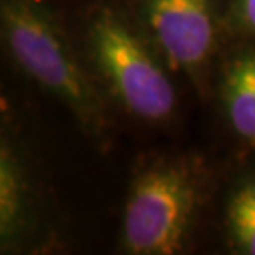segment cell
Returning <instances> with one entry per match:
<instances>
[{"mask_svg":"<svg viewBox=\"0 0 255 255\" xmlns=\"http://www.w3.org/2000/svg\"><path fill=\"white\" fill-rule=\"evenodd\" d=\"M23 211V182L17 161L7 146L0 154V234L10 239L17 232Z\"/></svg>","mask_w":255,"mask_h":255,"instance_id":"cell-6","label":"cell"},{"mask_svg":"<svg viewBox=\"0 0 255 255\" xmlns=\"http://www.w3.org/2000/svg\"><path fill=\"white\" fill-rule=\"evenodd\" d=\"M2 23L18 65L90 131L100 132L105 121L100 95L47 15L28 0H2Z\"/></svg>","mask_w":255,"mask_h":255,"instance_id":"cell-1","label":"cell"},{"mask_svg":"<svg viewBox=\"0 0 255 255\" xmlns=\"http://www.w3.org/2000/svg\"><path fill=\"white\" fill-rule=\"evenodd\" d=\"M196 204V184L174 166L146 171L136 179L125 211V242L139 255L182 251Z\"/></svg>","mask_w":255,"mask_h":255,"instance_id":"cell-2","label":"cell"},{"mask_svg":"<svg viewBox=\"0 0 255 255\" xmlns=\"http://www.w3.org/2000/svg\"><path fill=\"white\" fill-rule=\"evenodd\" d=\"M151 32L174 68L196 70L214 40L211 0H147Z\"/></svg>","mask_w":255,"mask_h":255,"instance_id":"cell-4","label":"cell"},{"mask_svg":"<svg viewBox=\"0 0 255 255\" xmlns=\"http://www.w3.org/2000/svg\"><path fill=\"white\" fill-rule=\"evenodd\" d=\"M224 96L234 129L255 141V53L239 58L229 68Z\"/></svg>","mask_w":255,"mask_h":255,"instance_id":"cell-5","label":"cell"},{"mask_svg":"<svg viewBox=\"0 0 255 255\" xmlns=\"http://www.w3.org/2000/svg\"><path fill=\"white\" fill-rule=\"evenodd\" d=\"M241 5L247 25L255 30V0H241Z\"/></svg>","mask_w":255,"mask_h":255,"instance_id":"cell-8","label":"cell"},{"mask_svg":"<svg viewBox=\"0 0 255 255\" xmlns=\"http://www.w3.org/2000/svg\"><path fill=\"white\" fill-rule=\"evenodd\" d=\"M227 224L234 242L255 255V182L239 187L227 209Z\"/></svg>","mask_w":255,"mask_h":255,"instance_id":"cell-7","label":"cell"},{"mask_svg":"<svg viewBox=\"0 0 255 255\" xmlns=\"http://www.w3.org/2000/svg\"><path fill=\"white\" fill-rule=\"evenodd\" d=\"M95 62L128 110L144 120H164L176 103L174 86L139 40L115 15L101 13L90 27Z\"/></svg>","mask_w":255,"mask_h":255,"instance_id":"cell-3","label":"cell"}]
</instances>
